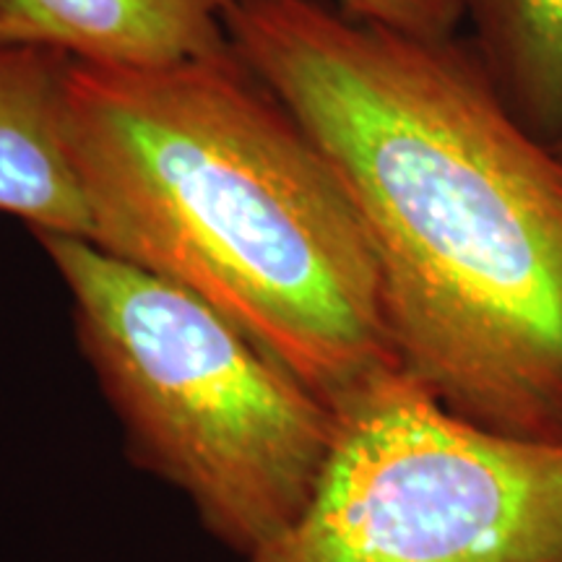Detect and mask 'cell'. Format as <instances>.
Masks as SVG:
<instances>
[{"label":"cell","mask_w":562,"mask_h":562,"mask_svg":"<svg viewBox=\"0 0 562 562\" xmlns=\"http://www.w3.org/2000/svg\"><path fill=\"white\" fill-rule=\"evenodd\" d=\"M351 16L422 37H451L463 21L459 0H334Z\"/></svg>","instance_id":"obj_8"},{"label":"cell","mask_w":562,"mask_h":562,"mask_svg":"<svg viewBox=\"0 0 562 562\" xmlns=\"http://www.w3.org/2000/svg\"><path fill=\"white\" fill-rule=\"evenodd\" d=\"M235 53L297 117L360 214L402 368L456 417L562 440V154L472 45L334 0H248Z\"/></svg>","instance_id":"obj_1"},{"label":"cell","mask_w":562,"mask_h":562,"mask_svg":"<svg viewBox=\"0 0 562 562\" xmlns=\"http://www.w3.org/2000/svg\"><path fill=\"white\" fill-rule=\"evenodd\" d=\"M472 50L503 102L550 144L562 138V0H459Z\"/></svg>","instance_id":"obj_7"},{"label":"cell","mask_w":562,"mask_h":562,"mask_svg":"<svg viewBox=\"0 0 562 562\" xmlns=\"http://www.w3.org/2000/svg\"><path fill=\"white\" fill-rule=\"evenodd\" d=\"M554 146H558V151L562 154V138H560V140H558V144H554Z\"/></svg>","instance_id":"obj_9"},{"label":"cell","mask_w":562,"mask_h":562,"mask_svg":"<svg viewBox=\"0 0 562 562\" xmlns=\"http://www.w3.org/2000/svg\"><path fill=\"white\" fill-rule=\"evenodd\" d=\"M68 144L89 243L195 294L336 414L404 370L360 214L235 47L170 68L70 60Z\"/></svg>","instance_id":"obj_2"},{"label":"cell","mask_w":562,"mask_h":562,"mask_svg":"<svg viewBox=\"0 0 562 562\" xmlns=\"http://www.w3.org/2000/svg\"><path fill=\"white\" fill-rule=\"evenodd\" d=\"M34 237L133 461L175 484L229 550L271 544L311 503L339 414L182 286L83 237Z\"/></svg>","instance_id":"obj_3"},{"label":"cell","mask_w":562,"mask_h":562,"mask_svg":"<svg viewBox=\"0 0 562 562\" xmlns=\"http://www.w3.org/2000/svg\"><path fill=\"white\" fill-rule=\"evenodd\" d=\"M243 562H562V440L484 430L391 370L339 412L297 521Z\"/></svg>","instance_id":"obj_4"},{"label":"cell","mask_w":562,"mask_h":562,"mask_svg":"<svg viewBox=\"0 0 562 562\" xmlns=\"http://www.w3.org/2000/svg\"><path fill=\"white\" fill-rule=\"evenodd\" d=\"M70 58L0 47V211L34 232L91 237L89 206L68 144Z\"/></svg>","instance_id":"obj_6"},{"label":"cell","mask_w":562,"mask_h":562,"mask_svg":"<svg viewBox=\"0 0 562 562\" xmlns=\"http://www.w3.org/2000/svg\"><path fill=\"white\" fill-rule=\"evenodd\" d=\"M248 0H0V47H45L108 68H170L232 50Z\"/></svg>","instance_id":"obj_5"}]
</instances>
